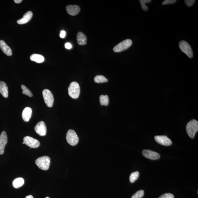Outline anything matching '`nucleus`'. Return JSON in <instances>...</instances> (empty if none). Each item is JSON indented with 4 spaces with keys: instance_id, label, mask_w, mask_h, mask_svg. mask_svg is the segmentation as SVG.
<instances>
[{
    "instance_id": "nucleus-16",
    "label": "nucleus",
    "mask_w": 198,
    "mask_h": 198,
    "mask_svg": "<svg viewBox=\"0 0 198 198\" xmlns=\"http://www.w3.org/2000/svg\"><path fill=\"white\" fill-rule=\"evenodd\" d=\"M32 110L30 107H26L23 111L22 116L23 120L25 122H28L31 118Z\"/></svg>"
},
{
    "instance_id": "nucleus-5",
    "label": "nucleus",
    "mask_w": 198,
    "mask_h": 198,
    "mask_svg": "<svg viewBox=\"0 0 198 198\" xmlns=\"http://www.w3.org/2000/svg\"><path fill=\"white\" fill-rule=\"evenodd\" d=\"M68 143L72 146L76 145L79 142V138L76 133L72 129L68 130L66 135Z\"/></svg>"
},
{
    "instance_id": "nucleus-24",
    "label": "nucleus",
    "mask_w": 198,
    "mask_h": 198,
    "mask_svg": "<svg viewBox=\"0 0 198 198\" xmlns=\"http://www.w3.org/2000/svg\"><path fill=\"white\" fill-rule=\"evenodd\" d=\"M21 89L23 90V94L26 95L27 96L32 97L33 96L31 92L30 91V90L28 89L26 86L24 85L21 86Z\"/></svg>"
},
{
    "instance_id": "nucleus-13",
    "label": "nucleus",
    "mask_w": 198,
    "mask_h": 198,
    "mask_svg": "<svg viewBox=\"0 0 198 198\" xmlns=\"http://www.w3.org/2000/svg\"><path fill=\"white\" fill-rule=\"evenodd\" d=\"M66 9L68 14L72 16L77 15L80 10V7L76 5H68Z\"/></svg>"
},
{
    "instance_id": "nucleus-10",
    "label": "nucleus",
    "mask_w": 198,
    "mask_h": 198,
    "mask_svg": "<svg viewBox=\"0 0 198 198\" xmlns=\"http://www.w3.org/2000/svg\"><path fill=\"white\" fill-rule=\"evenodd\" d=\"M154 139L157 143L165 146H169L172 144V141L166 136H156L154 137Z\"/></svg>"
},
{
    "instance_id": "nucleus-9",
    "label": "nucleus",
    "mask_w": 198,
    "mask_h": 198,
    "mask_svg": "<svg viewBox=\"0 0 198 198\" xmlns=\"http://www.w3.org/2000/svg\"><path fill=\"white\" fill-rule=\"evenodd\" d=\"M35 130L38 134L41 136H44L46 134L47 128L45 124L43 121H41L36 125Z\"/></svg>"
},
{
    "instance_id": "nucleus-7",
    "label": "nucleus",
    "mask_w": 198,
    "mask_h": 198,
    "mask_svg": "<svg viewBox=\"0 0 198 198\" xmlns=\"http://www.w3.org/2000/svg\"><path fill=\"white\" fill-rule=\"evenodd\" d=\"M45 103L48 107L51 108L53 107L54 98L53 95L49 90L44 89L42 92Z\"/></svg>"
},
{
    "instance_id": "nucleus-30",
    "label": "nucleus",
    "mask_w": 198,
    "mask_h": 198,
    "mask_svg": "<svg viewBox=\"0 0 198 198\" xmlns=\"http://www.w3.org/2000/svg\"><path fill=\"white\" fill-rule=\"evenodd\" d=\"M66 35V33L65 31H64V30H62L61 31L60 35V37L62 38H64L65 37Z\"/></svg>"
},
{
    "instance_id": "nucleus-25",
    "label": "nucleus",
    "mask_w": 198,
    "mask_h": 198,
    "mask_svg": "<svg viewBox=\"0 0 198 198\" xmlns=\"http://www.w3.org/2000/svg\"><path fill=\"white\" fill-rule=\"evenodd\" d=\"M151 1H152L151 0H140L142 9L145 11H147L148 9V8L146 5V3H150Z\"/></svg>"
},
{
    "instance_id": "nucleus-32",
    "label": "nucleus",
    "mask_w": 198,
    "mask_h": 198,
    "mask_svg": "<svg viewBox=\"0 0 198 198\" xmlns=\"http://www.w3.org/2000/svg\"><path fill=\"white\" fill-rule=\"evenodd\" d=\"M14 2L16 3H17V4H19V3H20L22 2L23 1L22 0H14Z\"/></svg>"
},
{
    "instance_id": "nucleus-12",
    "label": "nucleus",
    "mask_w": 198,
    "mask_h": 198,
    "mask_svg": "<svg viewBox=\"0 0 198 198\" xmlns=\"http://www.w3.org/2000/svg\"><path fill=\"white\" fill-rule=\"evenodd\" d=\"M8 143V136L5 131H3L0 135V154L4 152L5 147Z\"/></svg>"
},
{
    "instance_id": "nucleus-29",
    "label": "nucleus",
    "mask_w": 198,
    "mask_h": 198,
    "mask_svg": "<svg viewBox=\"0 0 198 198\" xmlns=\"http://www.w3.org/2000/svg\"><path fill=\"white\" fill-rule=\"evenodd\" d=\"M176 0H165L162 3L163 5L173 4L176 2Z\"/></svg>"
},
{
    "instance_id": "nucleus-26",
    "label": "nucleus",
    "mask_w": 198,
    "mask_h": 198,
    "mask_svg": "<svg viewBox=\"0 0 198 198\" xmlns=\"http://www.w3.org/2000/svg\"><path fill=\"white\" fill-rule=\"evenodd\" d=\"M144 195V191L143 190H140L136 192L131 198H142Z\"/></svg>"
},
{
    "instance_id": "nucleus-3",
    "label": "nucleus",
    "mask_w": 198,
    "mask_h": 198,
    "mask_svg": "<svg viewBox=\"0 0 198 198\" xmlns=\"http://www.w3.org/2000/svg\"><path fill=\"white\" fill-rule=\"evenodd\" d=\"M68 94L73 99L78 98L80 93V86L77 82H73L70 84L68 89Z\"/></svg>"
},
{
    "instance_id": "nucleus-27",
    "label": "nucleus",
    "mask_w": 198,
    "mask_h": 198,
    "mask_svg": "<svg viewBox=\"0 0 198 198\" xmlns=\"http://www.w3.org/2000/svg\"><path fill=\"white\" fill-rule=\"evenodd\" d=\"M173 194L170 193H167L163 194L158 198H174Z\"/></svg>"
},
{
    "instance_id": "nucleus-6",
    "label": "nucleus",
    "mask_w": 198,
    "mask_h": 198,
    "mask_svg": "<svg viewBox=\"0 0 198 198\" xmlns=\"http://www.w3.org/2000/svg\"><path fill=\"white\" fill-rule=\"evenodd\" d=\"M179 47L181 51L186 54L189 58L193 57V53L191 47L186 41H182L180 42Z\"/></svg>"
},
{
    "instance_id": "nucleus-11",
    "label": "nucleus",
    "mask_w": 198,
    "mask_h": 198,
    "mask_svg": "<svg viewBox=\"0 0 198 198\" xmlns=\"http://www.w3.org/2000/svg\"><path fill=\"white\" fill-rule=\"evenodd\" d=\"M142 154L145 157L151 160H157L161 157V156L158 153L149 150H143Z\"/></svg>"
},
{
    "instance_id": "nucleus-20",
    "label": "nucleus",
    "mask_w": 198,
    "mask_h": 198,
    "mask_svg": "<svg viewBox=\"0 0 198 198\" xmlns=\"http://www.w3.org/2000/svg\"><path fill=\"white\" fill-rule=\"evenodd\" d=\"M24 183V179L22 178H16L12 182V186L15 188H19L23 186Z\"/></svg>"
},
{
    "instance_id": "nucleus-4",
    "label": "nucleus",
    "mask_w": 198,
    "mask_h": 198,
    "mask_svg": "<svg viewBox=\"0 0 198 198\" xmlns=\"http://www.w3.org/2000/svg\"><path fill=\"white\" fill-rule=\"evenodd\" d=\"M132 41L131 39H126L116 45L113 48V50L116 53H120L128 49L132 45Z\"/></svg>"
},
{
    "instance_id": "nucleus-8",
    "label": "nucleus",
    "mask_w": 198,
    "mask_h": 198,
    "mask_svg": "<svg viewBox=\"0 0 198 198\" xmlns=\"http://www.w3.org/2000/svg\"><path fill=\"white\" fill-rule=\"evenodd\" d=\"M23 140L25 144L31 148H37L40 144L37 140L29 136H25Z\"/></svg>"
},
{
    "instance_id": "nucleus-19",
    "label": "nucleus",
    "mask_w": 198,
    "mask_h": 198,
    "mask_svg": "<svg viewBox=\"0 0 198 198\" xmlns=\"http://www.w3.org/2000/svg\"><path fill=\"white\" fill-rule=\"evenodd\" d=\"M30 59L33 62H35L37 63H41L44 62V58L42 55L38 54H33L30 56Z\"/></svg>"
},
{
    "instance_id": "nucleus-23",
    "label": "nucleus",
    "mask_w": 198,
    "mask_h": 198,
    "mask_svg": "<svg viewBox=\"0 0 198 198\" xmlns=\"http://www.w3.org/2000/svg\"><path fill=\"white\" fill-rule=\"evenodd\" d=\"M139 172L136 171L132 172L129 176V181L131 183L135 182L138 179L139 177Z\"/></svg>"
},
{
    "instance_id": "nucleus-18",
    "label": "nucleus",
    "mask_w": 198,
    "mask_h": 198,
    "mask_svg": "<svg viewBox=\"0 0 198 198\" xmlns=\"http://www.w3.org/2000/svg\"><path fill=\"white\" fill-rule=\"evenodd\" d=\"M0 93L5 98L8 97V87L5 82L0 81Z\"/></svg>"
},
{
    "instance_id": "nucleus-31",
    "label": "nucleus",
    "mask_w": 198,
    "mask_h": 198,
    "mask_svg": "<svg viewBox=\"0 0 198 198\" xmlns=\"http://www.w3.org/2000/svg\"><path fill=\"white\" fill-rule=\"evenodd\" d=\"M65 48H66L68 49H71L72 48V44L69 43H66L65 44Z\"/></svg>"
},
{
    "instance_id": "nucleus-14",
    "label": "nucleus",
    "mask_w": 198,
    "mask_h": 198,
    "mask_svg": "<svg viewBox=\"0 0 198 198\" xmlns=\"http://www.w3.org/2000/svg\"><path fill=\"white\" fill-rule=\"evenodd\" d=\"M33 16V13L31 11H28L26 12L21 19L18 20L17 23L20 25L28 23Z\"/></svg>"
},
{
    "instance_id": "nucleus-33",
    "label": "nucleus",
    "mask_w": 198,
    "mask_h": 198,
    "mask_svg": "<svg viewBox=\"0 0 198 198\" xmlns=\"http://www.w3.org/2000/svg\"><path fill=\"white\" fill-rule=\"evenodd\" d=\"M25 198H34L33 196L32 195H29L27 196Z\"/></svg>"
},
{
    "instance_id": "nucleus-1",
    "label": "nucleus",
    "mask_w": 198,
    "mask_h": 198,
    "mask_svg": "<svg viewBox=\"0 0 198 198\" xmlns=\"http://www.w3.org/2000/svg\"><path fill=\"white\" fill-rule=\"evenodd\" d=\"M187 134L191 138L193 139L198 131V122L195 119H193L188 122L186 126Z\"/></svg>"
},
{
    "instance_id": "nucleus-15",
    "label": "nucleus",
    "mask_w": 198,
    "mask_h": 198,
    "mask_svg": "<svg viewBox=\"0 0 198 198\" xmlns=\"http://www.w3.org/2000/svg\"><path fill=\"white\" fill-rule=\"evenodd\" d=\"M0 48L3 53L6 54L7 55L10 56L12 55L11 49L3 40H0Z\"/></svg>"
},
{
    "instance_id": "nucleus-22",
    "label": "nucleus",
    "mask_w": 198,
    "mask_h": 198,
    "mask_svg": "<svg viewBox=\"0 0 198 198\" xmlns=\"http://www.w3.org/2000/svg\"><path fill=\"white\" fill-rule=\"evenodd\" d=\"M94 81L96 83H103L104 82H107L108 79L105 76L102 75H97L94 79Z\"/></svg>"
},
{
    "instance_id": "nucleus-17",
    "label": "nucleus",
    "mask_w": 198,
    "mask_h": 198,
    "mask_svg": "<svg viewBox=\"0 0 198 198\" xmlns=\"http://www.w3.org/2000/svg\"><path fill=\"white\" fill-rule=\"evenodd\" d=\"M87 39L86 36L82 32H79L77 36V44L80 45H84L87 44Z\"/></svg>"
},
{
    "instance_id": "nucleus-35",
    "label": "nucleus",
    "mask_w": 198,
    "mask_h": 198,
    "mask_svg": "<svg viewBox=\"0 0 198 198\" xmlns=\"http://www.w3.org/2000/svg\"><path fill=\"white\" fill-rule=\"evenodd\" d=\"M23 144H25V143H24V142H23Z\"/></svg>"
},
{
    "instance_id": "nucleus-28",
    "label": "nucleus",
    "mask_w": 198,
    "mask_h": 198,
    "mask_svg": "<svg viewBox=\"0 0 198 198\" xmlns=\"http://www.w3.org/2000/svg\"><path fill=\"white\" fill-rule=\"evenodd\" d=\"M184 1L187 6L189 7L192 6L195 2V0H185Z\"/></svg>"
},
{
    "instance_id": "nucleus-21",
    "label": "nucleus",
    "mask_w": 198,
    "mask_h": 198,
    "mask_svg": "<svg viewBox=\"0 0 198 198\" xmlns=\"http://www.w3.org/2000/svg\"><path fill=\"white\" fill-rule=\"evenodd\" d=\"M100 101L101 105L107 106L108 105L109 99L107 95H101L100 97Z\"/></svg>"
},
{
    "instance_id": "nucleus-2",
    "label": "nucleus",
    "mask_w": 198,
    "mask_h": 198,
    "mask_svg": "<svg viewBox=\"0 0 198 198\" xmlns=\"http://www.w3.org/2000/svg\"><path fill=\"white\" fill-rule=\"evenodd\" d=\"M50 159L49 157L44 156L37 158L35 161L36 164L43 170H48L49 168Z\"/></svg>"
},
{
    "instance_id": "nucleus-34",
    "label": "nucleus",
    "mask_w": 198,
    "mask_h": 198,
    "mask_svg": "<svg viewBox=\"0 0 198 198\" xmlns=\"http://www.w3.org/2000/svg\"><path fill=\"white\" fill-rule=\"evenodd\" d=\"M45 198H50L49 197H46Z\"/></svg>"
}]
</instances>
